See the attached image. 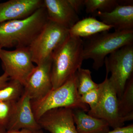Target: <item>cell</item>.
I'll return each instance as SVG.
<instances>
[{
    "mask_svg": "<svg viewBox=\"0 0 133 133\" xmlns=\"http://www.w3.org/2000/svg\"><path fill=\"white\" fill-rule=\"evenodd\" d=\"M22 129L32 132L42 129L33 114L31 99L24 92L16 101L13 116L6 128V131Z\"/></svg>",
    "mask_w": 133,
    "mask_h": 133,
    "instance_id": "8fae6325",
    "label": "cell"
},
{
    "mask_svg": "<svg viewBox=\"0 0 133 133\" xmlns=\"http://www.w3.org/2000/svg\"><path fill=\"white\" fill-rule=\"evenodd\" d=\"M91 74V72L89 69L81 67L76 72L77 90L80 96L98 87V84L93 81Z\"/></svg>",
    "mask_w": 133,
    "mask_h": 133,
    "instance_id": "d6986e66",
    "label": "cell"
},
{
    "mask_svg": "<svg viewBox=\"0 0 133 133\" xmlns=\"http://www.w3.org/2000/svg\"><path fill=\"white\" fill-rule=\"evenodd\" d=\"M32 131L26 129H22L19 130L6 131V133H32Z\"/></svg>",
    "mask_w": 133,
    "mask_h": 133,
    "instance_id": "484cf974",
    "label": "cell"
},
{
    "mask_svg": "<svg viewBox=\"0 0 133 133\" xmlns=\"http://www.w3.org/2000/svg\"><path fill=\"white\" fill-rule=\"evenodd\" d=\"M99 88L93 89L81 95L82 102L90 107V109H92L96 106L99 98Z\"/></svg>",
    "mask_w": 133,
    "mask_h": 133,
    "instance_id": "7402d4cb",
    "label": "cell"
},
{
    "mask_svg": "<svg viewBox=\"0 0 133 133\" xmlns=\"http://www.w3.org/2000/svg\"><path fill=\"white\" fill-rule=\"evenodd\" d=\"M68 1L78 14L82 8L84 6L85 0H68Z\"/></svg>",
    "mask_w": 133,
    "mask_h": 133,
    "instance_id": "603a6c76",
    "label": "cell"
},
{
    "mask_svg": "<svg viewBox=\"0 0 133 133\" xmlns=\"http://www.w3.org/2000/svg\"><path fill=\"white\" fill-rule=\"evenodd\" d=\"M48 20L70 29L79 20L68 0H43Z\"/></svg>",
    "mask_w": 133,
    "mask_h": 133,
    "instance_id": "4fadbf2b",
    "label": "cell"
},
{
    "mask_svg": "<svg viewBox=\"0 0 133 133\" xmlns=\"http://www.w3.org/2000/svg\"><path fill=\"white\" fill-rule=\"evenodd\" d=\"M108 75L106 73L104 80L98 84L100 95L97 104L87 113L93 117L105 120L114 129L124 127L125 122L119 116L118 98Z\"/></svg>",
    "mask_w": 133,
    "mask_h": 133,
    "instance_id": "52a82bcc",
    "label": "cell"
},
{
    "mask_svg": "<svg viewBox=\"0 0 133 133\" xmlns=\"http://www.w3.org/2000/svg\"><path fill=\"white\" fill-rule=\"evenodd\" d=\"M43 6V0H10L0 3V23L25 19Z\"/></svg>",
    "mask_w": 133,
    "mask_h": 133,
    "instance_id": "7c38bea8",
    "label": "cell"
},
{
    "mask_svg": "<svg viewBox=\"0 0 133 133\" xmlns=\"http://www.w3.org/2000/svg\"><path fill=\"white\" fill-rule=\"evenodd\" d=\"M48 21L43 5L27 18L0 23V49L28 48Z\"/></svg>",
    "mask_w": 133,
    "mask_h": 133,
    "instance_id": "6da1fadb",
    "label": "cell"
},
{
    "mask_svg": "<svg viewBox=\"0 0 133 133\" xmlns=\"http://www.w3.org/2000/svg\"><path fill=\"white\" fill-rule=\"evenodd\" d=\"M72 111L78 133H107L110 131V126L105 120L93 117L81 109Z\"/></svg>",
    "mask_w": 133,
    "mask_h": 133,
    "instance_id": "9a60e30c",
    "label": "cell"
},
{
    "mask_svg": "<svg viewBox=\"0 0 133 133\" xmlns=\"http://www.w3.org/2000/svg\"><path fill=\"white\" fill-rule=\"evenodd\" d=\"M101 21L111 26L115 31L133 30V4L119 5L109 12L95 13Z\"/></svg>",
    "mask_w": 133,
    "mask_h": 133,
    "instance_id": "5bb4252c",
    "label": "cell"
},
{
    "mask_svg": "<svg viewBox=\"0 0 133 133\" xmlns=\"http://www.w3.org/2000/svg\"><path fill=\"white\" fill-rule=\"evenodd\" d=\"M6 130L5 128L0 127V133H6Z\"/></svg>",
    "mask_w": 133,
    "mask_h": 133,
    "instance_id": "4316f807",
    "label": "cell"
},
{
    "mask_svg": "<svg viewBox=\"0 0 133 133\" xmlns=\"http://www.w3.org/2000/svg\"><path fill=\"white\" fill-rule=\"evenodd\" d=\"M113 29L93 17L79 20L69 29L70 36L81 38H88L102 32L109 31Z\"/></svg>",
    "mask_w": 133,
    "mask_h": 133,
    "instance_id": "2e32d148",
    "label": "cell"
},
{
    "mask_svg": "<svg viewBox=\"0 0 133 133\" xmlns=\"http://www.w3.org/2000/svg\"><path fill=\"white\" fill-rule=\"evenodd\" d=\"M52 89L59 87L76 74L83 60V41L70 36L51 56Z\"/></svg>",
    "mask_w": 133,
    "mask_h": 133,
    "instance_id": "7a4b0ae2",
    "label": "cell"
},
{
    "mask_svg": "<svg viewBox=\"0 0 133 133\" xmlns=\"http://www.w3.org/2000/svg\"><path fill=\"white\" fill-rule=\"evenodd\" d=\"M118 114L125 122L133 119V76L127 82L123 94L118 99Z\"/></svg>",
    "mask_w": 133,
    "mask_h": 133,
    "instance_id": "e0dca14e",
    "label": "cell"
},
{
    "mask_svg": "<svg viewBox=\"0 0 133 133\" xmlns=\"http://www.w3.org/2000/svg\"><path fill=\"white\" fill-rule=\"evenodd\" d=\"M133 44V30L98 33L83 41L84 59H92L93 69L98 70L104 65L108 55Z\"/></svg>",
    "mask_w": 133,
    "mask_h": 133,
    "instance_id": "3957f363",
    "label": "cell"
},
{
    "mask_svg": "<svg viewBox=\"0 0 133 133\" xmlns=\"http://www.w3.org/2000/svg\"><path fill=\"white\" fill-rule=\"evenodd\" d=\"M0 59L4 72L10 79L17 80L23 85L35 66L28 48L12 51L0 49Z\"/></svg>",
    "mask_w": 133,
    "mask_h": 133,
    "instance_id": "ba28073f",
    "label": "cell"
},
{
    "mask_svg": "<svg viewBox=\"0 0 133 133\" xmlns=\"http://www.w3.org/2000/svg\"><path fill=\"white\" fill-rule=\"evenodd\" d=\"M16 102H0V127L6 128L11 120Z\"/></svg>",
    "mask_w": 133,
    "mask_h": 133,
    "instance_id": "44dd1931",
    "label": "cell"
},
{
    "mask_svg": "<svg viewBox=\"0 0 133 133\" xmlns=\"http://www.w3.org/2000/svg\"><path fill=\"white\" fill-rule=\"evenodd\" d=\"M70 36L69 29L48 21L28 48L33 63L39 64L51 58L54 51Z\"/></svg>",
    "mask_w": 133,
    "mask_h": 133,
    "instance_id": "5b68a950",
    "label": "cell"
},
{
    "mask_svg": "<svg viewBox=\"0 0 133 133\" xmlns=\"http://www.w3.org/2000/svg\"><path fill=\"white\" fill-rule=\"evenodd\" d=\"M41 128L50 133H78L72 109L60 108L49 110L37 121Z\"/></svg>",
    "mask_w": 133,
    "mask_h": 133,
    "instance_id": "30bf717a",
    "label": "cell"
},
{
    "mask_svg": "<svg viewBox=\"0 0 133 133\" xmlns=\"http://www.w3.org/2000/svg\"><path fill=\"white\" fill-rule=\"evenodd\" d=\"M107 133H133V124L114 129Z\"/></svg>",
    "mask_w": 133,
    "mask_h": 133,
    "instance_id": "cb8c5ba5",
    "label": "cell"
},
{
    "mask_svg": "<svg viewBox=\"0 0 133 133\" xmlns=\"http://www.w3.org/2000/svg\"><path fill=\"white\" fill-rule=\"evenodd\" d=\"M24 92V86L20 81L10 79L0 90V102H16Z\"/></svg>",
    "mask_w": 133,
    "mask_h": 133,
    "instance_id": "ac0fdd59",
    "label": "cell"
},
{
    "mask_svg": "<svg viewBox=\"0 0 133 133\" xmlns=\"http://www.w3.org/2000/svg\"><path fill=\"white\" fill-rule=\"evenodd\" d=\"M32 133H44V132H43L42 129H41L36 131H34Z\"/></svg>",
    "mask_w": 133,
    "mask_h": 133,
    "instance_id": "83f0119b",
    "label": "cell"
},
{
    "mask_svg": "<svg viewBox=\"0 0 133 133\" xmlns=\"http://www.w3.org/2000/svg\"><path fill=\"white\" fill-rule=\"evenodd\" d=\"M107 74L111 73L110 82L121 98L127 82L133 76V44L126 45L106 57Z\"/></svg>",
    "mask_w": 133,
    "mask_h": 133,
    "instance_id": "8992f818",
    "label": "cell"
},
{
    "mask_svg": "<svg viewBox=\"0 0 133 133\" xmlns=\"http://www.w3.org/2000/svg\"><path fill=\"white\" fill-rule=\"evenodd\" d=\"M51 57L37 65L23 84L24 93L31 100L40 99L52 89Z\"/></svg>",
    "mask_w": 133,
    "mask_h": 133,
    "instance_id": "9c48e42d",
    "label": "cell"
},
{
    "mask_svg": "<svg viewBox=\"0 0 133 133\" xmlns=\"http://www.w3.org/2000/svg\"><path fill=\"white\" fill-rule=\"evenodd\" d=\"M32 110L37 122L43 115L51 109L65 108L80 109L87 112L90 108L81 99L78 92L76 74L59 87L52 89L43 98L31 100Z\"/></svg>",
    "mask_w": 133,
    "mask_h": 133,
    "instance_id": "277c9868",
    "label": "cell"
},
{
    "mask_svg": "<svg viewBox=\"0 0 133 133\" xmlns=\"http://www.w3.org/2000/svg\"><path fill=\"white\" fill-rule=\"evenodd\" d=\"M120 5L117 0H85L84 6L87 14L97 12H109Z\"/></svg>",
    "mask_w": 133,
    "mask_h": 133,
    "instance_id": "ffe728a7",
    "label": "cell"
},
{
    "mask_svg": "<svg viewBox=\"0 0 133 133\" xmlns=\"http://www.w3.org/2000/svg\"><path fill=\"white\" fill-rule=\"evenodd\" d=\"M10 80L9 77L5 72L0 76V90L5 87Z\"/></svg>",
    "mask_w": 133,
    "mask_h": 133,
    "instance_id": "d4e9b609",
    "label": "cell"
}]
</instances>
